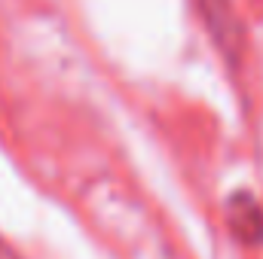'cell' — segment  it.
Listing matches in <instances>:
<instances>
[{
  "instance_id": "obj_1",
  "label": "cell",
  "mask_w": 263,
  "mask_h": 259,
  "mask_svg": "<svg viewBox=\"0 0 263 259\" xmlns=\"http://www.w3.org/2000/svg\"><path fill=\"white\" fill-rule=\"evenodd\" d=\"M236 226L242 229V235L245 238H260V232H263V217H260V210H257V204L254 201H248V213H239L236 217Z\"/></svg>"
}]
</instances>
